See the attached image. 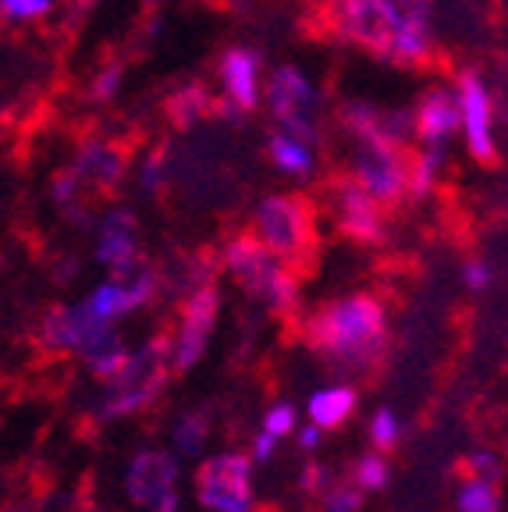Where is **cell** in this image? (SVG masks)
Segmentation results:
<instances>
[{
  "label": "cell",
  "instance_id": "obj_37",
  "mask_svg": "<svg viewBox=\"0 0 508 512\" xmlns=\"http://www.w3.org/2000/svg\"><path fill=\"white\" fill-rule=\"evenodd\" d=\"M157 4H160V0H146V8H157Z\"/></svg>",
  "mask_w": 508,
  "mask_h": 512
},
{
  "label": "cell",
  "instance_id": "obj_16",
  "mask_svg": "<svg viewBox=\"0 0 508 512\" xmlns=\"http://www.w3.org/2000/svg\"><path fill=\"white\" fill-rule=\"evenodd\" d=\"M267 153H270V160L292 178H310L313 168H317V157H313L310 143L295 139L292 132H285V128L267 136Z\"/></svg>",
  "mask_w": 508,
  "mask_h": 512
},
{
  "label": "cell",
  "instance_id": "obj_10",
  "mask_svg": "<svg viewBox=\"0 0 508 512\" xmlns=\"http://www.w3.org/2000/svg\"><path fill=\"white\" fill-rule=\"evenodd\" d=\"M381 203L374 196H366L352 178H338L334 182V224L338 232L352 242H363V246H374L384 242L388 228H384Z\"/></svg>",
  "mask_w": 508,
  "mask_h": 512
},
{
  "label": "cell",
  "instance_id": "obj_4",
  "mask_svg": "<svg viewBox=\"0 0 508 512\" xmlns=\"http://www.w3.org/2000/svg\"><path fill=\"white\" fill-rule=\"evenodd\" d=\"M263 96H267V107L274 114V121L285 132H292L295 139H302V143L310 146L320 143V93L299 68L281 64L278 72L270 75Z\"/></svg>",
  "mask_w": 508,
  "mask_h": 512
},
{
  "label": "cell",
  "instance_id": "obj_13",
  "mask_svg": "<svg viewBox=\"0 0 508 512\" xmlns=\"http://www.w3.org/2000/svg\"><path fill=\"white\" fill-rule=\"evenodd\" d=\"M462 128L459 111V89L452 86H430L413 107V132L420 146H448L455 132Z\"/></svg>",
  "mask_w": 508,
  "mask_h": 512
},
{
  "label": "cell",
  "instance_id": "obj_28",
  "mask_svg": "<svg viewBox=\"0 0 508 512\" xmlns=\"http://www.w3.org/2000/svg\"><path fill=\"white\" fill-rule=\"evenodd\" d=\"M462 477H473V480H487V484H498L501 480V459L494 452H473L459 463Z\"/></svg>",
  "mask_w": 508,
  "mask_h": 512
},
{
  "label": "cell",
  "instance_id": "obj_6",
  "mask_svg": "<svg viewBox=\"0 0 508 512\" xmlns=\"http://www.w3.org/2000/svg\"><path fill=\"white\" fill-rule=\"evenodd\" d=\"M349 178L381 207H395L409 196V153L391 143H356Z\"/></svg>",
  "mask_w": 508,
  "mask_h": 512
},
{
  "label": "cell",
  "instance_id": "obj_19",
  "mask_svg": "<svg viewBox=\"0 0 508 512\" xmlns=\"http://www.w3.org/2000/svg\"><path fill=\"white\" fill-rule=\"evenodd\" d=\"M342 125L352 136V143H388L384 139V111L374 104H366V100H349L342 107Z\"/></svg>",
  "mask_w": 508,
  "mask_h": 512
},
{
  "label": "cell",
  "instance_id": "obj_23",
  "mask_svg": "<svg viewBox=\"0 0 508 512\" xmlns=\"http://www.w3.org/2000/svg\"><path fill=\"white\" fill-rule=\"evenodd\" d=\"M459 512H501L498 484H487V480L462 477V488H459Z\"/></svg>",
  "mask_w": 508,
  "mask_h": 512
},
{
  "label": "cell",
  "instance_id": "obj_36",
  "mask_svg": "<svg viewBox=\"0 0 508 512\" xmlns=\"http://www.w3.org/2000/svg\"><path fill=\"white\" fill-rule=\"evenodd\" d=\"M228 4H231V8H235V11H246L249 4H253V0H228Z\"/></svg>",
  "mask_w": 508,
  "mask_h": 512
},
{
  "label": "cell",
  "instance_id": "obj_29",
  "mask_svg": "<svg viewBox=\"0 0 508 512\" xmlns=\"http://www.w3.org/2000/svg\"><path fill=\"white\" fill-rule=\"evenodd\" d=\"M398 434H402L398 416L391 413V409H377L374 420H370V438H374V445L381 448V452H391V448L398 445Z\"/></svg>",
  "mask_w": 508,
  "mask_h": 512
},
{
  "label": "cell",
  "instance_id": "obj_12",
  "mask_svg": "<svg viewBox=\"0 0 508 512\" xmlns=\"http://www.w3.org/2000/svg\"><path fill=\"white\" fill-rule=\"evenodd\" d=\"M178 484V459L171 452H160V448H146L132 459L125 477L128 498L143 509H157Z\"/></svg>",
  "mask_w": 508,
  "mask_h": 512
},
{
  "label": "cell",
  "instance_id": "obj_18",
  "mask_svg": "<svg viewBox=\"0 0 508 512\" xmlns=\"http://www.w3.org/2000/svg\"><path fill=\"white\" fill-rule=\"evenodd\" d=\"M356 413V388H324V392L310 395V420L324 431L342 427L349 416Z\"/></svg>",
  "mask_w": 508,
  "mask_h": 512
},
{
  "label": "cell",
  "instance_id": "obj_22",
  "mask_svg": "<svg viewBox=\"0 0 508 512\" xmlns=\"http://www.w3.org/2000/svg\"><path fill=\"white\" fill-rule=\"evenodd\" d=\"M175 448H178V456L185 459H196L199 452H203V445H207L210 438V420L203 413H185L182 420L175 424Z\"/></svg>",
  "mask_w": 508,
  "mask_h": 512
},
{
  "label": "cell",
  "instance_id": "obj_17",
  "mask_svg": "<svg viewBox=\"0 0 508 512\" xmlns=\"http://www.w3.org/2000/svg\"><path fill=\"white\" fill-rule=\"evenodd\" d=\"M125 360H128L125 342H121V335L111 328L96 338V342H89L86 349H82V363H86L89 374H93L96 381H104V384L111 381L121 367H125Z\"/></svg>",
  "mask_w": 508,
  "mask_h": 512
},
{
  "label": "cell",
  "instance_id": "obj_8",
  "mask_svg": "<svg viewBox=\"0 0 508 512\" xmlns=\"http://www.w3.org/2000/svg\"><path fill=\"white\" fill-rule=\"evenodd\" d=\"M217 310H221V296H217L214 281L192 288L189 296H185L182 324H178V331H175V352H171L175 374H185V370H192L203 360L210 335H214V328H217Z\"/></svg>",
  "mask_w": 508,
  "mask_h": 512
},
{
  "label": "cell",
  "instance_id": "obj_27",
  "mask_svg": "<svg viewBox=\"0 0 508 512\" xmlns=\"http://www.w3.org/2000/svg\"><path fill=\"white\" fill-rule=\"evenodd\" d=\"M54 11V0H0V18L8 22H36Z\"/></svg>",
  "mask_w": 508,
  "mask_h": 512
},
{
  "label": "cell",
  "instance_id": "obj_7",
  "mask_svg": "<svg viewBox=\"0 0 508 512\" xmlns=\"http://www.w3.org/2000/svg\"><path fill=\"white\" fill-rule=\"evenodd\" d=\"M327 8L345 40L381 61L388 57L398 29V11L388 0H327Z\"/></svg>",
  "mask_w": 508,
  "mask_h": 512
},
{
  "label": "cell",
  "instance_id": "obj_5",
  "mask_svg": "<svg viewBox=\"0 0 508 512\" xmlns=\"http://www.w3.org/2000/svg\"><path fill=\"white\" fill-rule=\"evenodd\" d=\"M196 502L210 512H253V459L242 452H224L199 463Z\"/></svg>",
  "mask_w": 508,
  "mask_h": 512
},
{
  "label": "cell",
  "instance_id": "obj_2",
  "mask_svg": "<svg viewBox=\"0 0 508 512\" xmlns=\"http://www.w3.org/2000/svg\"><path fill=\"white\" fill-rule=\"evenodd\" d=\"M249 232L278 256L292 274H306L317 256V217L306 196L295 192H278L260 200L253 210V228Z\"/></svg>",
  "mask_w": 508,
  "mask_h": 512
},
{
  "label": "cell",
  "instance_id": "obj_9",
  "mask_svg": "<svg viewBox=\"0 0 508 512\" xmlns=\"http://www.w3.org/2000/svg\"><path fill=\"white\" fill-rule=\"evenodd\" d=\"M459 89V111H462V136H466V150L480 164H494L498 160V143H494V96L487 89L484 75L466 68L455 82Z\"/></svg>",
  "mask_w": 508,
  "mask_h": 512
},
{
  "label": "cell",
  "instance_id": "obj_14",
  "mask_svg": "<svg viewBox=\"0 0 508 512\" xmlns=\"http://www.w3.org/2000/svg\"><path fill=\"white\" fill-rule=\"evenodd\" d=\"M96 260L111 267L114 281L128 278L135 267L143 264L139 253V217L128 210H111L100 224V242H96Z\"/></svg>",
  "mask_w": 508,
  "mask_h": 512
},
{
  "label": "cell",
  "instance_id": "obj_35",
  "mask_svg": "<svg viewBox=\"0 0 508 512\" xmlns=\"http://www.w3.org/2000/svg\"><path fill=\"white\" fill-rule=\"evenodd\" d=\"M324 441V427H317V424H310L306 431H299V445L306 448V452H313V448Z\"/></svg>",
  "mask_w": 508,
  "mask_h": 512
},
{
  "label": "cell",
  "instance_id": "obj_21",
  "mask_svg": "<svg viewBox=\"0 0 508 512\" xmlns=\"http://www.w3.org/2000/svg\"><path fill=\"white\" fill-rule=\"evenodd\" d=\"M217 100L203 86H185L167 100V118L175 121L178 128H189L196 121H203V114H214Z\"/></svg>",
  "mask_w": 508,
  "mask_h": 512
},
{
  "label": "cell",
  "instance_id": "obj_26",
  "mask_svg": "<svg viewBox=\"0 0 508 512\" xmlns=\"http://www.w3.org/2000/svg\"><path fill=\"white\" fill-rule=\"evenodd\" d=\"M121 79H125V64H121V61H107L104 68L93 75L86 96H89V100H96V104H104V100H111V96L121 89Z\"/></svg>",
  "mask_w": 508,
  "mask_h": 512
},
{
  "label": "cell",
  "instance_id": "obj_39",
  "mask_svg": "<svg viewBox=\"0 0 508 512\" xmlns=\"http://www.w3.org/2000/svg\"><path fill=\"white\" fill-rule=\"evenodd\" d=\"M0 136H4V121H0Z\"/></svg>",
  "mask_w": 508,
  "mask_h": 512
},
{
  "label": "cell",
  "instance_id": "obj_3",
  "mask_svg": "<svg viewBox=\"0 0 508 512\" xmlns=\"http://www.w3.org/2000/svg\"><path fill=\"white\" fill-rule=\"evenodd\" d=\"M224 271L246 288L256 303H263L270 313L288 317L299 303V274H292L278 256L270 253L253 232H242L224 246L221 256Z\"/></svg>",
  "mask_w": 508,
  "mask_h": 512
},
{
  "label": "cell",
  "instance_id": "obj_30",
  "mask_svg": "<svg viewBox=\"0 0 508 512\" xmlns=\"http://www.w3.org/2000/svg\"><path fill=\"white\" fill-rule=\"evenodd\" d=\"M363 505V491L356 484H342V488L324 491V512H356Z\"/></svg>",
  "mask_w": 508,
  "mask_h": 512
},
{
  "label": "cell",
  "instance_id": "obj_38",
  "mask_svg": "<svg viewBox=\"0 0 508 512\" xmlns=\"http://www.w3.org/2000/svg\"><path fill=\"white\" fill-rule=\"evenodd\" d=\"M82 512H100V509H93V505H89V509H82Z\"/></svg>",
  "mask_w": 508,
  "mask_h": 512
},
{
  "label": "cell",
  "instance_id": "obj_31",
  "mask_svg": "<svg viewBox=\"0 0 508 512\" xmlns=\"http://www.w3.org/2000/svg\"><path fill=\"white\" fill-rule=\"evenodd\" d=\"M292 427H295V409H292V402H278V406H274L267 416H263V431L274 434L278 441L285 438V434H292Z\"/></svg>",
  "mask_w": 508,
  "mask_h": 512
},
{
  "label": "cell",
  "instance_id": "obj_24",
  "mask_svg": "<svg viewBox=\"0 0 508 512\" xmlns=\"http://www.w3.org/2000/svg\"><path fill=\"white\" fill-rule=\"evenodd\" d=\"M388 459L381 452H366L356 466H352V484L359 491H384L388 488Z\"/></svg>",
  "mask_w": 508,
  "mask_h": 512
},
{
  "label": "cell",
  "instance_id": "obj_20",
  "mask_svg": "<svg viewBox=\"0 0 508 512\" xmlns=\"http://www.w3.org/2000/svg\"><path fill=\"white\" fill-rule=\"evenodd\" d=\"M448 146H420V153L409 157V200H423L445 168Z\"/></svg>",
  "mask_w": 508,
  "mask_h": 512
},
{
  "label": "cell",
  "instance_id": "obj_34",
  "mask_svg": "<svg viewBox=\"0 0 508 512\" xmlns=\"http://www.w3.org/2000/svg\"><path fill=\"white\" fill-rule=\"evenodd\" d=\"M388 4L398 11V18L413 15V11H434V0H388Z\"/></svg>",
  "mask_w": 508,
  "mask_h": 512
},
{
  "label": "cell",
  "instance_id": "obj_25",
  "mask_svg": "<svg viewBox=\"0 0 508 512\" xmlns=\"http://www.w3.org/2000/svg\"><path fill=\"white\" fill-rule=\"evenodd\" d=\"M89 310L96 313V317H104L107 324L111 320H118V317H128V303H125V288L118 285V281H107V285H100L89 296Z\"/></svg>",
  "mask_w": 508,
  "mask_h": 512
},
{
  "label": "cell",
  "instance_id": "obj_33",
  "mask_svg": "<svg viewBox=\"0 0 508 512\" xmlns=\"http://www.w3.org/2000/svg\"><path fill=\"white\" fill-rule=\"evenodd\" d=\"M274 448H278V438L274 434H256L253 438V459L256 463H270V456H274Z\"/></svg>",
  "mask_w": 508,
  "mask_h": 512
},
{
  "label": "cell",
  "instance_id": "obj_11",
  "mask_svg": "<svg viewBox=\"0 0 508 512\" xmlns=\"http://www.w3.org/2000/svg\"><path fill=\"white\" fill-rule=\"evenodd\" d=\"M72 171L79 175L89 203L114 200L128 175V150L121 143H100V139H93V143H86L79 150Z\"/></svg>",
  "mask_w": 508,
  "mask_h": 512
},
{
  "label": "cell",
  "instance_id": "obj_1",
  "mask_svg": "<svg viewBox=\"0 0 508 512\" xmlns=\"http://www.w3.org/2000/svg\"><path fill=\"white\" fill-rule=\"evenodd\" d=\"M306 342L331 356L345 377L374 374L388 345V313L377 296H345L306 320Z\"/></svg>",
  "mask_w": 508,
  "mask_h": 512
},
{
  "label": "cell",
  "instance_id": "obj_15",
  "mask_svg": "<svg viewBox=\"0 0 508 512\" xmlns=\"http://www.w3.org/2000/svg\"><path fill=\"white\" fill-rule=\"evenodd\" d=\"M260 75L263 61L256 50L249 47H231L221 57V82H224V100L235 104L242 114H253L260 107Z\"/></svg>",
  "mask_w": 508,
  "mask_h": 512
},
{
  "label": "cell",
  "instance_id": "obj_32",
  "mask_svg": "<svg viewBox=\"0 0 508 512\" xmlns=\"http://www.w3.org/2000/svg\"><path fill=\"white\" fill-rule=\"evenodd\" d=\"M462 281H466L469 292H484V288H491L494 274L484 260H473V264H466V271H462Z\"/></svg>",
  "mask_w": 508,
  "mask_h": 512
}]
</instances>
